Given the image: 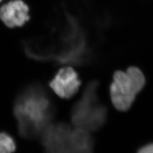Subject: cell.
Instances as JSON below:
<instances>
[{
    "label": "cell",
    "instance_id": "6da1fadb",
    "mask_svg": "<svg viewBox=\"0 0 153 153\" xmlns=\"http://www.w3.org/2000/svg\"><path fill=\"white\" fill-rule=\"evenodd\" d=\"M14 114L19 134L27 139L41 136L51 123L55 107L48 93L40 85H32L19 94Z\"/></svg>",
    "mask_w": 153,
    "mask_h": 153
},
{
    "label": "cell",
    "instance_id": "7a4b0ae2",
    "mask_svg": "<svg viewBox=\"0 0 153 153\" xmlns=\"http://www.w3.org/2000/svg\"><path fill=\"white\" fill-rule=\"evenodd\" d=\"M99 82L88 83L81 98L74 105L71 112V120L76 128L88 131H98L103 126L107 119V109L99 102Z\"/></svg>",
    "mask_w": 153,
    "mask_h": 153
},
{
    "label": "cell",
    "instance_id": "3957f363",
    "mask_svg": "<svg viewBox=\"0 0 153 153\" xmlns=\"http://www.w3.org/2000/svg\"><path fill=\"white\" fill-rule=\"evenodd\" d=\"M145 83L144 74L136 66L128 68L126 72L115 71L109 86L110 97L115 108L122 112L130 109Z\"/></svg>",
    "mask_w": 153,
    "mask_h": 153
},
{
    "label": "cell",
    "instance_id": "277c9868",
    "mask_svg": "<svg viewBox=\"0 0 153 153\" xmlns=\"http://www.w3.org/2000/svg\"><path fill=\"white\" fill-rule=\"evenodd\" d=\"M72 131L64 123H51L41 134L45 150L49 153H71Z\"/></svg>",
    "mask_w": 153,
    "mask_h": 153
},
{
    "label": "cell",
    "instance_id": "5b68a950",
    "mask_svg": "<svg viewBox=\"0 0 153 153\" xmlns=\"http://www.w3.org/2000/svg\"><path fill=\"white\" fill-rule=\"evenodd\" d=\"M81 84L76 71L71 67L60 69L49 83L55 94L61 98L69 99L76 94Z\"/></svg>",
    "mask_w": 153,
    "mask_h": 153
},
{
    "label": "cell",
    "instance_id": "8992f818",
    "mask_svg": "<svg viewBox=\"0 0 153 153\" xmlns=\"http://www.w3.org/2000/svg\"><path fill=\"white\" fill-rule=\"evenodd\" d=\"M30 17L28 6L22 0H11L0 8V19L8 27L23 26Z\"/></svg>",
    "mask_w": 153,
    "mask_h": 153
},
{
    "label": "cell",
    "instance_id": "52a82bcc",
    "mask_svg": "<svg viewBox=\"0 0 153 153\" xmlns=\"http://www.w3.org/2000/svg\"><path fill=\"white\" fill-rule=\"evenodd\" d=\"M94 148V141L90 131L79 128H76L72 131L71 153H91Z\"/></svg>",
    "mask_w": 153,
    "mask_h": 153
},
{
    "label": "cell",
    "instance_id": "ba28073f",
    "mask_svg": "<svg viewBox=\"0 0 153 153\" xmlns=\"http://www.w3.org/2000/svg\"><path fill=\"white\" fill-rule=\"evenodd\" d=\"M16 149L14 139L5 133H0V153L13 152Z\"/></svg>",
    "mask_w": 153,
    "mask_h": 153
},
{
    "label": "cell",
    "instance_id": "9c48e42d",
    "mask_svg": "<svg viewBox=\"0 0 153 153\" xmlns=\"http://www.w3.org/2000/svg\"><path fill=\"white\" fill-rule=\"evenodd\" d=\"M138 153H153V142L145 144L138 148Z\"/></svg>",
    "mask_w": 153,
    "mask_h": 153
},
{
    "label": "cell",
    "instance_id": "30bf717a",
    "mask_svg": "<svg viewBox=\"0 0 153 153\" xmlns=\"http://www.w3.org/2000/svg\"><path fill=\"white\" fill-rule=\"evenodd\" d=\"M2 1V0H0V2H1Z\"/></svg>",
    "mask_w": 153,
    "mask_h": 153
}]
</instances>
